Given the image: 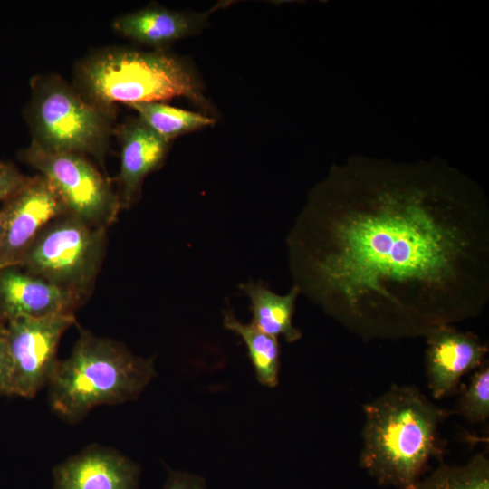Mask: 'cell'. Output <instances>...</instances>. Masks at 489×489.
<instances>
[{
  "label": "cell",
  "mask_w": 489,
  "mask_h": 489,
  "mask_svg": "<svg viewBox=\"0 0 489 489\" xmlns=\"http://www.w3.org/2000/svg\"><path fill=\"white\" fill-rule=\"evenodd\" d=\"M105 229L67 214L36 236L19 266L81 296L91 288L98 273L104 254Z\"/></svg>",
  "instance_id": "cell-6"
},
{
  "label": "cell",
  "mask_w": 489,
  "mask_h": 489,
  "mask_svg": "<svg viewBox=\"0 0 489 489\" xmlns=\"http://www.w3.org/2000/svg\"><path fill=\"white\" fill-rule=\"evenodd\" d=\"M5 324L6 322L0 319V336L5 335Z\"/></svg>",
  "instance_id": "cell-23"
},
{
  "label": "cell",
  "mask_w": 489,
  "mask_h": 489,
  "mask_svg": "<svg viewBox=\"0 0 489 489\" xmlns=\"http://www.w3.org/2000/svg\"><path fill=\"white\" fill-rule=\"evenodd\" d=\"M119 135L121 145L120 202L127 206L132 203L139 193L146 176L162 163L168 142L139 119L125 123Z\"/></svg>",
  "instance_id": "cell-13"
},
{
  "label": "cell",
  "mask_w": 489,
  "mask_h": 489,
  "mask_svg": "<svg viewBox=\"0 0 489 489\" xmlns=\"http://www.w3.org/2000/svg\"><path fill=\"white\" fill-rule=\"evenodd\" d=\"M81 296L17 267L0 269V319L73 312Z\"/></svg>",
  "instance_id": "cell-12"
},
{
  "label": "cell",
  "mask_w": 489,
  "mask_h": 489,
  "mask_svg": "<svg viewBox=\"0 0 489 489\" xmlns=\"http://www.w3.org/2000/svg\"><path fill=\"white\" fill-rule=\"evenodd\" d=\"M80 80L89 101L101 106L115 102H160L186 97L205 102L191 69L163 49H114L93 55L81 67Z\"/></svg>",
  "instance_id": "cell-4"
},
{
  "label": "cell",
  "mask_w": 489,
  "mask_h": 489,
  "mask_svg": "<svg viewBox=\"0 0 489 489\" xmlns=\"http://www.w3.org/2000/svg\"><path fill=\"white\" fill-rule=\"evenodd\" d=\"M154 375L151 360L111 340L82 331L47 384L50 406L62 419L76 423L97 406L137 398Z\"/></svg>",
  "instance_id": "cell-3"
},
{
  "label": "cell",
  "mask_w": 489,
  "mask_h": 489,
  "mask_svg": "<svg viewBox=\"0 0 489 489\" xmlns=\"http://www.w3.org/2000/svg\"><path fill=\"white\" fill-rule=\"evenodd\" d=\"M239 288L249 299L251 323L254 327L273 337L282 336L287 342L302 338V331L292 324L295 302L300 295L297 288L292 286L284 295L271 291L259 281H248Z\"/></svg>",
  "instance_id": "cell-15"
},
{
  "label": "cell",
  "mask_w": 489,
  "mask_h": 489,
  "mask_svg": "<svg viewBox=\"0 0 489 489\" xmlns=\"http://www.w3.org/2000/svg\"><path fill=\"white\" fill-rule=\"evenodd\" d=\"M458 411L469 422L476 424L489 417V366L484 362L472 376L460 398Z\"/></svg>",
  "instance_id": "cell-19"
},
{
  "label": "cell",
  "mask_w": 489,
  "mask_h": 489,
  "mask_svg": "<svg viewBox=\"0 0 489 489\" xmlns=\"http://www.w3.org/2000/svg\"><path fill=\"white\" fill-rule=\"evenodd\" d=\"M33 140L46 150L102 158L110 131L105 107L54 77L35 82L29 106Z\"/></svg>",
  "instance_id": "cell-5"
},
{
  "label": "cell",
  "mask_w": 489,
  "mask_h": 489,
  "mask_svg": "<svg viewBox=\"0 0 489 489\" xmlns=\"http://www.w3.org/2000/svg\"><path fill=\"white\" fill-rule=\"evenodd\" d=\"M165 489H203V487L192 476L186 474H173Z\"/></svg>",
  "instance_id": "cell-22"
},
{
  "label": "cell",
  "mask_w": 489,
  "mask_h": 489,
  "mask_svg": "<svg viewBox=\"0 0 489 489\" xmlns=\"http://www.w3.org/2000/svg\"><path fill=\"white\" fill-rule=\"evenodd\" d=\"M65 214L66 208L50 182L42 175L29 177L0 209V269L18 267L36 236Z\"/></svg>",
  "instance_id": "cell-9"
},
{
  "label": "cell",
  "mask_w": 489,
  "mask_h": 489,
  "mask_svg": "<svg viewBox=\"0 0 489 489\" xmlns=\"http://www.w3.org/2000/svg\"><path fill=\"white\" fill-rule=\"evenodd\" d=\"M137 465L120 452L90 446L53 469L52 489H137Z\"/></svg>",
  "instance_id": "cell-11"
},
{
  "label": "cell",
  "mask_w": 489,
  "mask_h": 489,
  "mask_svg": "<svg viewBox=\"0 0 489 489\" xmlns=\"http://www.w3.org/2000/svg\"><path fill=\"white\" fill-rule=\"evenodd\" d=\"M207 14H190L161 7H147L116 18L113 28L143 44L162 49L193 34Z\"/></svg>",
  "instance_id": "cell-14"
},
{
  "label": "cell",
  "mask_w": 489,
  "mask_h": 489,
  "mask_svg": "<svg viewBox=\"0 0 489 489\" xmlns=\"http://www.w3.org/2000/svg\"><path fill=\"white\" fill-rule=\"evenodd\" d=\"M139 120L167 142L178 136L214 124L212 118L171 107L162 102H138L128 105Z\"/></svg>",
  "instance_id": "cell-17"
},
{
  "label": "cell",
  "mask_w": 489,
  "mask_h": 489,
  "mask_svg": "<svg viewBox=\"0 0 489 489\" xmlns=\"http://www.w3.org/2000/svg\"><path fill=\"white\" fill-rule=\"evenodd\" d=\"M20 158L50 182L67 214L103 228L115 220L120 198L83 155L49 151L32 140Z\"/></svg>",
  "instance_id": "cell-7"
},
{
  "label": "cell",
  "mask_w": 489,
  "mask_h": 489,
  "mask_svg": "<svg viewBox=\"0 0 489 489\" xmlns=\"http://www.w3.org/2000/svg\"><path fill=\"white\" fill-rule=\"evenodd\" d=\"M74 322L73 312L6 321L4 337L11 359L13 395L32 398L48 384L58 363L59 341Z\"/></svg>",
  "instance_id": "cell-8"
},
{
  "label": "cell",
  "mask_w": 489,
  "mask_h": 489,
  "mask_svg": "<svg viewBox=\"0 0 489 489\" xmlns=\"http://www.w3.org/2000/svg\"><path fill=\"white\" fill-rule=\"evenodd\" d=\"M2 237H3V230H2V225H1V223H0V246H1V243H2Z\"/></svg>",
  "instance_id": "cell-24"
},
{
  "label": "cell",
  "mask_w": 489,
  "mask_h": 489,
  "mask_svg": "<svg viewBox=\"0 0 489 489\" xmlns=\"http://www.w3.org/2000/svg\"><path fill=\"white\" fill-rule=\"evenodd\" d=\"M224 326L244 342L260 383L274 387L278 382L280 349L277 338L268 335L252 323L239 321L232 310L224 312Z\"/></svg>",
  "instance_id": "cell-16"
},
{
  "label": "cell",
  "mask_w": 489,
  "mask_h": 489,
  "mask_svg": "<svg viewBox=\"0 0 489 489\" xmlns=\"http://www.w3.org/2000/svg\"><path fill=\"white\" fill-rule=\"evenodd\" d=\"M425 336L427 385L434 398L450 394L462 376L485 361L488 346L471 331L445 324Z\"/></svg>",
  "instance_id": "cell-10"
},
{
  "label": "cell",
  "mask_w": 489,
  "mask_h": 489,
  "mask_svg": "<svg viewBox=\"0 0 489 489\" xmlns=\"http://www.w3.org/2000/svg\"><path fill=\"white\" fill-rule=\"evenodd\" d=\"M418 489H489V460L477 454L462 466L441 465Z\"/></svg>",
  "instance_id": "cell-18"
},
{
  "label": "cell",
  "mask_w": 489,
  "mask_h": 489,
  "mask_svg": "<svg viewBox=\"0 0 489 489\" xmlns=\"http://www.w3.org/2000/svg\"><path fill=\"white\" fill-rule=\"evenodd\" d=\"M28 178L14 164L0 159V203L11 197Z\"/></svg>",
  "instance_id": "cell-20"
},
{
  "label": "cell",
  "mask_w": 489,
  "mask_h": 489,
  "mask_svg": "<svg viewBox=\"0 0 489 489\" xmlns=\"http://www.w3.org/2000/svg\"><path fill=\"white\" fill-rule=\"evenodd\" d=\"M286 245L300 295L366 340L425 336L489 302L488 200L442 159L333 165Z\"/></svg>",
  "instance_id": "cell-1"
},
{
  "label": "cell",
  "mask_w": 489,
  "mask_h": 489,
  "mask_svg": "<svg viewBox=\"0 0 489 489\" xmlns=\"http://www.w3.org/2000/svg\"><path fill=\"white\" fill-rule=\"evenodd\" d=\"M0 394L13 395L11 359L4 335L0 336Z\"/></svg>",
  "instance_id": "cell-21"
},
{
  "label": "cell",
  "mask_w": 489,
  "mask_h": 489,
  "mask_svg": "<svg viewBox=\"0 0 489 489\" xmlns=\"http://www.w3.org/2000/svg\"><path fill=\"white\" fill-rule=\"evenodd\" d=\"M363 411L360 466L379 484L418 489L429 461L443 455L438 427L450 411L414 386L395 384Z\"/></svg>",
  "instance_id": "cell-2"
}]
</instances>
